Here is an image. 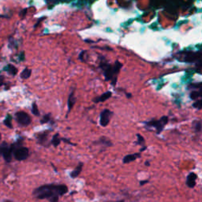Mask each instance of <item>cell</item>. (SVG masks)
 Returning <instances> with one entry per match:
<instances>
[{"label":"cell","mask_w":202,"mask_h":202,"mask_svg":"<svg viewBox=\"0 0 202 202\" xmlns=\"http://www.w3.org/2000/svg\"><path fill=\"white\" fill-rule=\"evenodd\" d=\"M148 180H144V181H140V186H142L143 185H145V184H146L147 182H148Z\"/></svg>","instance_id":"26"},{"label":"cell","mask_w":202,"mask_h":202,"mask_svg":"<svg viewBox=\"0 0 202 202\" xmlns=\"http://www.w3.org/2000/svg\"><path fill=\"white\" fill-rule=\"evenodd\" d=\"M16 119L20 125H24V126L29 125L32 122V119L29 115H28L25 111H18L16 113Z\"/></svg>","instance_id":"4"},{"label":"cell","mask_w":202,"mask_h":202,"mask_svg":"<svg viewBox=\"0 0 202 202\" xmlns=\"http://www.w3.org/2000/svg\"><path fill=\"white\" fill-rule=\"evenodd\" d=\"M5 202H11V201H10V200H6Z\"/></svg>","instance_id":"31"},{"label":"cell","mask_w":202,"mask_h":202,"mask_svg":"<svg viewBox=\"0 0 202 202\" xmlns=\"http://www.w3.org/2000/svg\"><path fill=\"white\" fill-rule=\"evenodd\" d=\"M31 73H32L31 70H29V69H28V68H26L23 70V71H22V73H21V77L23 79L29 78V77L31 76Z\"/></svg>","instance_id":"15"},{"label":"cell","mask_w":202,"mask_h":202,"mask_svg":"<svg viewBox=\"0 0 202 202\" xmlns=\"http://www.w3.org/2000/svg\"><path fill=\"white\" fill-rule=\"evenodd\" d=\"M75 102H76V99H75V97H74V92H72L70 93V96H69V98H68V101H67L69 112H70V110H71L73 107H74Z\"/></svg>","instance_id":"11"},{"label":"cell","mask_w":202,"mask_h":202,"mask_svg":"<svg viewBox=\"0 0 202 202\" xmlns=\"http://www.w3.org/2000/svg\"><path fill=\"white\" fill-rule=\"evenodd\" d=\"M190 98H191V100H197L199 98H200V92H197V91H193L189 95Z\"/></svg>","instance_id":"17"},{"label":"cell","mask_w":202,"mask_h":202,"mask_svg":"<svg viewBox=\"0 0 202 202\" xmlns=\"http://www.w3.org/2000/svg\"><path fill=\"white\" fill-rule=\"evenodd\" d=\"M167 116H163L159 120H151V121L149 122H146L145 125H146L147 127L155 128V130H156V133L160 134L164 129V126L167 125Z\"/></svg>","instance_id":"3"},{"label":"cell","mask_w":202,"mask_h":202,"mask_svg":"<svg viewBox=\"0 0 202 202\" xmlns=\"http://www.w3.org/2000/svg\"><path fill=\"white\" fill-rule=\"evenodd\" d=\"M137 144L140 145H145V139L140 134H137Z\"/></svg>","instance_id":"23"},{"label":"cell","mask_w":202,"mask_h":202,"mask_svg":"<svg viewBox=\"0 0 202 202\" xmlns=\"http://www.w3.org/2000/svg\"><path fill=\"white\" fill-rule=\"evenodd\" d=\"M50 121V114L48 115H45L43 119L41 120V123L44 124V123H47L48 122Z\"/></svg>","instance_id":"24"},{"label":"cell","mask_w":202,"mask_h":202,"mask_svg":"<svg viewBox=\"0 0 202 202\" xmlns=\"http://www.w3.org/2000/svg\"><path fill=\"white\" fill-rule=\"evenodd\" d=\"M193 107H194V108L197 109V110H201L202 109V99L196 100L195 102L194 103V104H193Z\"/></svg>","instance_id":"21"},{"label":"cell","mask_w":202,"mask_h":202,"mask_svg":"<svg viewBox=\"0 0 202 202\" xmlns=\"http://www.w3.org/2000/svg\"><path fill=\"white\" fill-rule=\"evenodd\" d=\"M82 167H83V164L81 163V164H78V166L76 167L74 170H73L72 172L70 173V176L72 177V178H76L79 175V174H81V170H82Z\"/></svg>","instance_id":"12"},{"label":"cell","mask_w":202,"mask_h":202,"mask_svg":"<svg viewBox=\"0 0 202 202\" xmlns=\"http://www.w3.org/2000/svg\"><path fill=\"white\" fill-rule=\"evenodd\" d=\"M145 149H146V146H143L142 148H141V149H140V152H143L145 151Z\"/></svg>","instance_id":"28"},{"label":"cell","mask_w":202,"mask_h":202,"mask_svg":"<svg viewBox=\"0 0 202 202\" xmlns=\"http://www.w3.org/2000/svg\"><path fill=\"white\" fill-rule=\"evenodd\" d=\"M3 81H4V78L2 77H0V87H1L2 85V84H3Z\"/></svg>","instance_id":"27"},{"label":"cell","mask_w":202,"mask_h":202,"mask_svg":"<svg viewBox=\"0 0 202 202\" xmlns=\"http://www.w3.org/2000/svg\"><path fill=\"white\" fill-rule=\"evenodd\" d=\"M112 113L108 109H105L100 114V125L102 126H107L109 124Z\"/></svg>","instance_id":"6"},{"label":"cell","mask_w":202,"mask_h":202,"mask_svg":"<svg viewBox=\"0 0 202 202\" xmlns=\"http://www.w3.org/2000/svg\"><path fill=\"white\" fill-rule=\"evenodd\" d=\"M3 123L5 124V125H7L8 128H13V125H12V116L11 115H7V118L5 119Z\"/></svg>","instance_id":"14"},{"label":"cell","mask_w":202,"mask_h":202,"mask_svg":"<svg viewBox=\"0 0 202 202\" xmlns=\"http://www.w3.org/2000/svg\"><path fill=\"white\" fill-rule=\"evenodd\" d=\"M68 192V188L65 185H57V194L58 195H64Z\"/></svg>","instance_id":"13"},{"label":"cell","mask_w":202,"mask_h":202,"mask_svg":"<svg viewBox=\"0 0 202 202\" xmlns=\"http://www.w3.org/2000/svg\"><path fill=\"white\" fill-rule=\"evenodd\" d=\"M101 67L104 70V76L106 81H110L112 80V85H115V82L117 81V78L115 77V75L119 73V70L122 67V64L119 63V62H116L115 64V66H112L111 65L106 63H102Z\"/></svg>","instance_id":"2"},{"label":"cell","mask_w":202,"mask_h":202,"mask_svg":"<svg viewBox=\"0 0 202 202\" xmlns=\"http://www.w3.org/2000/svg\"><path fill=\"white\" fill-rule=\"evenodd\" d=\"M47 135H48V133L45 132L43 133V134H41L39 136H37V138L39 140V142L40 143H44L45 140H47Z\"/></svg>","instance_id":"19"},{"label":"cell","mask_w":202,"mask_h":202,"mask_svg":"<svg viewBox=\"0 0 202 202\" xmlns=\"http://www.w3.org/2000/svg\"><path fill=\"white\" fill-rule=\"evenodd\" d=\"M100 143H101V144L106 145V146H107V147L111 146V145H112L111 140H108V139L106 138V137H101V138H100Z\"/></svg>","instance_id":"20"},{"label":"cell","mask_w":202,"mask_h":202,"mask_svg":"<svg viewBox=\"0 0 202 202\" xmlns=\"http://www.w3.org/2000/svg\"><path fill=\"white\" fill-rule=\"evenodd\" d=\"M33 194L38 199H47L51 198L54 195L57 194V185H45L35 189Z\"/></svg>","instance_id":"1"},{"label":"cell","mask_w":202,"mask_h":202,"mask_svg":"<svg viewBox=\"0 0 202 202\" xmlns=\"http://www.w3.org/2000/svg\"><path fill=\"white\" fill-rule=\"evenodd\" d=\"M5 70H7L9 74H11L12 75H15L17 72V69L15 68L14 66H12V65H8L7 68L5 69Z\"/></svg>","instance_id":"16"},{"label":"cell","mask_w":202,"mask_h":202,"mask_svg":"<svg viewBox=\"0 0 202 202\" xmlns=\"http://www.w3.org/2000/svg\"><path fill=\"white\" fill-rule=\"evenodd\" d=\"M119 202H124L123 200H121V201H119Z\"/></svg>","instance_id":"32"},{"label":"cell","mask_w":202,"mask_h":202,"mask_svg":"<svg viewBox=\"0 0 202 202\" xmlns=\"http://www.w3.org/2000/svg\"><path fill=\"white\" fill-rule=\"evenodd\" d=\"M140 156V153H134V154H130V155H125V157L123 158V164H129L130 162L134 161L135 160H137V158H139Z\"/></svg>","instance_id":"8"},{"label":"cell","mask_w":202,"mask_h":202,"mask_svg":"<svg viewBox=\"0 0 202 202\" xmlns=\"http://www.w3.org/2000/svg\"><path fill=\"white\" fill-rule=\"evenodd\" d=\"M14 156L16 160L21 161V160H26L29 156V149L26 147H20L14 149Z\"/></svg>","instance_id":"5"},{"label":"cell","mask_w":202,"mask_h":202,"mask_svg":"<svg viewBox=\"0 0 202 202\" xmlns=\"http://www.w3.org/2000/svg\"><path fill=\"white\" fill-rule=\"evenodd\" d=\"M197 176V174L194 172L189 173L186 178V185L189 188H194L196 185V179Z\"/></svg>","instance_id":"7"},{"label":"cell","mask_w":202,"mask_h":202,"mask_svg":"<svg viewBox=\"0 0 202 202\" xmlns=\"http://www.w3.org/2000/svg\"><path fill=\"white\" fill-rule=\"evenodd\" d=\"M145 165H146V166H148V167H149V166H150V163H149V161H146V162H145Z\"/></svg>","instance_id":"29"},{"label":"cell","mask_w":202,"mask_h":202,"mask_svg":"<svg viewBox=\"0 0 202 202\" xmlns=\"http://www.w3.org/2000/svg\"><path fill=\"white\" fill-rule=\"evenodd\" d=\"M60 141H61V140H60V138L59 137V134H57L53 137L52 140H51V144H52L55 147H57L58 145L60 144Z\"/></svg>","instance_id":"18"},{"label":"cell","mask_w":202,"mask_h":202,"mask_svg":"<svg viewBox=\"0 0 202 202\" xmlns=\"http://www.w3.org/2000/svg\"><path fill=\"white\" fill-rule=\"evenodd\" d=\"M32 114H33L34 115H36V116H39V115H40V112H39L38 107H37L36 103H33V104H32Z\"/></svg>","instance_id":"22"},{"label":"cell","mask_w":202,"mask_h":202,"mask_svg":"<svg viewBox=\"0 0 202 202\" xmlns=\"http://www.w3.org/2000/svg\"><path fill=\"white\" fill-rule=\"evenodd\" d=\"M1 138H2V135H1V134H0V140H1Z\"/></svg>","instance_id":"30"},{"label":"cell","mask_w":202,"mask_h":202,"mask_svg":"<svg viewBox=\"0 0 202 202\" xmlns=\"http://www.w3.org/2000/svg\"><path fill=\"white\" fill-rule=\"evenodd\" d=\"M111 95H112V93H111V92H107L102 94V95L100 96H99V97H96V99H94L93 101L95 103L104 102V101H106L107 100H108L109 98H111Z\"/></svg>","instance_id":"9"},{"label":"cell","mask_w":202,"mask_h":202,"mask_svg":"<svg viewBox=\"0 0 202 202\" xmlns=\"http://www.w3.org/2000/svg\"><path fill=\"white\" fill-rule=\"evenodd\" d=\"M59 201V195H54L53 197H51L50 199V202H58Z\"/></svg>","instance_id":"25"},{"label":"cell","mask_w":202,"mask_h":202,"mask_svg":"<svg viewBox=\"0 0 202 202\" xmlns=\"http://www.w3.org/2000/svg\"><path fill=\"white\" fill-rule=\"evenodd\" d=\"M192 127L196 133L202 132V121H200V120L194 121L192 123Z\"/></svg>","instance_id":"10"}]
</instances>
